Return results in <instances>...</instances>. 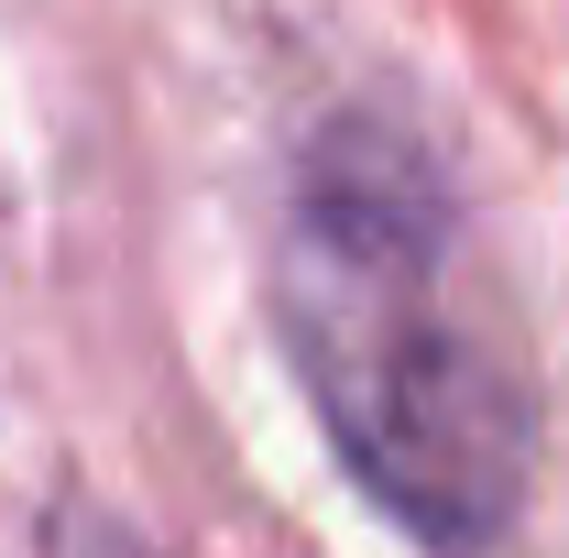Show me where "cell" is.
I'll return each instance as SVG.
<instances>
[{
	"label": "cell",
	"instance_id": "obj_1",
	"mask_svg": "<svg viewBox=\"0 0 569 558\" xmlns=\"http://www.w3.org/2000/svg\"><path fill=\"white\" fill-rule=\"evenodd\" d=\"M274 340L351 492L417 548H493L537 492V372L460 176L383 99L318 110L284 153Z\"/></svg>",
	"mask_w": 569,
	"mask_h": 558
}]
</instances>
